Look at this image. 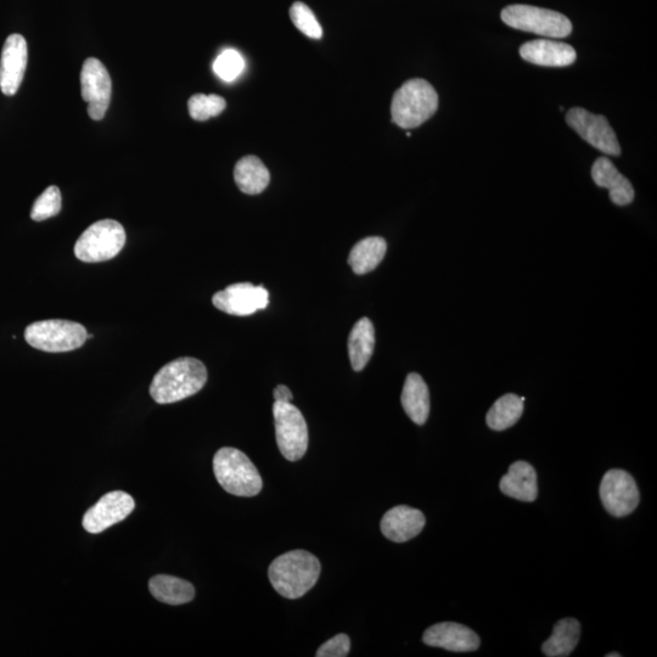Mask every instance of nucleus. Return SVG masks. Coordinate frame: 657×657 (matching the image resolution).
I'll use <instances>...</instances> for the list:
<instances>
[{
	"mask_svg": "<svg viewBox=\"0 0 657 657\" xmlns=\"http://www.w3.org/2000/svg\"><path fill=\"white\" fill-rule=\"evenodd\" d=\"M424 643L454 653H469L480 648V638L471 628L456 622H441L425 631Z\"/></svg>",
	"mask_w": 657,
	"mask_h": 657,
	"instance_id": "15",
	"label": "nucleus"
},
{
	"mask_svg": "<svg viewBox=\"0 0 657 657\" xmlns=\"http://www.w3.org/2000/svg\"><path fill=\"white\" fill-rule=\"evenodd\" d=\"M273 395L275 402L291 403L292 393L285 385L275 387Z\"/></svg>",
	"mask_w": 657,
	"mask_h": 657,
	"instance_id": "32",
	"label": "nucleus"
},
{
	"mask_svg": "<svg viewBox=\"0 0 657 657\" xmlns=\"http://www.w3.org/2000/svg\"><path fill=\"white\" fill-rule=\"evenodd\" d=\"M402 406L404 412L417 425H424L430 414L429 387L417 373L407 376L402 392Z\"/></svg>",
	"mask_w": 657,
	"mask_h": 657,
	"instance_id": "20",
	"label": "nucleus"
},
{
	"mask_svg": "<svg viewBox=\"0 0 657 657\" xmlns=\"http://www.w3.org/2000/svg\"><path fill=\"white\" fill-rule=\"evenodd\" d=\"M600 498L606 511L616 518H623L637 509L640 494L636 480L621 469L609 470L600 484Z\"/></svg>",
	"mask_w": 657,
	"mask_h": 657,
	"instance_id": "9",
	"label": "nucleus"
},
{
	"mask_svg": "<svg viewBox=\"0 0 657 657\" xmlns=\"http://www.w3.org/2000/svg\"><path fill=\"white\" fill-rule=\"evenodd\" d=\"M212 302L217 310L230 316L246 317L265 310L269 303V294L263 286L239 283L217 292L213 295Z\"/></svg>",
	"mask_w": 657,
	"mask_h": 657,
	"instance_id": "12",
	"label": "nucleus"
},
{
	"mask_svg": "<svg viewBox=\"0 0 657 657\" xmlns=\"http://www.w3.org/2000/svg\"><path fill=\"white\" fill-rule=\"evenodd\" d=\"M207 383V369L199 359L182 357L165 365L150 385V395L160 404L192 397Z\"/></svg>",
	"mask_w": 657,
	"mask_h": 657,
	"instance_id": "1",
	"label": "nucleus"
},
{
	"mask_svg": "<svg viewBox=\"0 0 657 657\" xmlns=\"http://www.w3.org/2000/svg\"><path fill=\"white\" fill-rule=\"evenodd\" d=\"M82 98L88 103V115L94 121L103 120L109 109L112 93L110 73L101 61L89 58L81 72Z\"/></svg>",
	"mask_w": 657,
	"mask_h": 657,
	"instance_id": "11",
	"label": "nucleus"
},
{
	"mask_svg": "<svg viewBox=\"0 0 657 657\" xmlns=\"http://www.w3.org/2000/svg\"><path fill=\"white\" fill-rule=\"evenodd\" d=\"M501 16L505 25L538 36L565 38L572 32L571 21L565 15L532 5H509Z\"/></svg>",
	"mask_w": 657,
	"mask_h": 657,
	"instance_id": "7",
	"label": "nucleus"
},
{
	"mask_svg": "<svg viewBox=\"0 0 657 657\" xmlns=\"http://www.w3.org/2000/svg\"><path fill=\"white\" fill-rule=\"evenodd\" d=\"M438 109V95L428 81L415 78L407 81L393 95V123L404 129L417 128L431 119Z\"/></svg>",
	"mask_w": 657,
	"mask_h": 657,
	"instance_id": "4",
	"label": "nucleus"
},
{
	"mask_svg": "<svg viewBox=\"0 0 657 657\" xmlns=\"http://www.w3.org/2000/svg\"><path fill=\"white\" fill-rule=\"evenodd\" d=\"M566 122L582 139L604 154L619 156L621 146L614 129L606 117L594 115L581 108L571 109L566 114Z\"/></svg>",
	"mask_w": 657,
	"mask_h": 657,
	"instance_id": "10",
	"label": "nucleus"
},
{
	"mask_svg": "<svg viewBox=\"0 0 657 657\" xmlns=\"http://www.w3.org/2000/svg\"><path fill=\"white\" fill-rule=\"evenodd\" d=\"M87 336L82 324L65 319L42 320L28 325L25 330L28 345L50 353L75 351L84 345Z\"/></svg>",
	"mask_w": 657,
	"mask_h": 657,
	"instance_id": "5",
	"label": "nucleus"
},
{
	"mask_svg": "<svg viewBox=\"0 0 657 657\" xmlns=\"http://www.w3.org/2000/svg\"><path fill=\"white\" fill-rule=\"evenodd\" d=\"M134 508L136 503L126 492L115 491L105 494L84 514L82 521L84 530L93 535L104 532L109 527L126 520Z\"/></svg>",
	"mask_w": 657,
	"mask_h": 657,
	"instance_id": "13",
	"label": "nucleus"
},
{
	"mask_svg": "<svg viewBox=\"0 0 657 657\" xmlns=\"http://www.w3.org/2000/svg\"><path fill=\"white\" fill-rule=\"evenodd\" d=\"M61 206H63V200H61L60 189L52 185L44 190L33 204L31 218L36 222L46 221V219L59 215Z\"/></svg>",
	"mask_w": 657,
	"mask_h": 657,
	"instance_id": "28",
	"label": "nucleus"
},
{
	"mask_svg": "<svg viewBox=\"0 0 657 657\" xmlns=\"http://www.w3.org/2000/svg\"><path fill=\"white\" fill-rule=\"evenodd\" d=\"M27 42L24 37L14 33L7 38L0 59V89L5 95L18 93L24 80L27 67Z\"/></svg>",
	"mask_w": 657,
	"mask_h": 657,
	"instance_id": "14",
	"label": "nucleus"
},
{
	"mask_svg": "<svg viewBox=\"0 0 657 657\" xmlns=\"http://www.w3.org/2000/svg\"><path fill=\"white\" fill-rule=\"evenodd\" d=\"M351 640L346 634H338L325 642L317 651L318 657H345L350 654Z\"/></svg>",
	"mask_w": 657,
	"mask_h": 657,
	"instance_id": "31",
	"label": "nucleus"
},
{
	"mask_svg": "<svg viewBox=\"0 0 657 657\" xmlns=\"http://www.w3.org/2000/svg\"><path fill=\"white\" fill-rule=\"evenodd\" d=\"M226 108V100L216 94H195L188 101L189 114L195 121H207L221 115Z\"/></svg>",
	"mask_w": 657,
	"mask_h": 657,
	"instance_id": "27",
	"label": "nucleus"
},
{
	"mask_svg": "<svg viewBox=\"0 0 657 657\" xmlns=\"http://www.w3.org/2000/svg\"><path fill=\"white\" fill-rule=\"evenodd\" d=\"M234 179L241 192L247 195L261 194L271 181V174L256 156H245L234 168Z\"/></svg>",
	"mask_w": 657,
	"mask_h": 657,
	"instance_id": "21",
	"label": "nucleus"
},
{
	"mask_svg": "<svg viewBox=\"0 0 657 657\" xmlns=\"http://www.w3.org/2000/svg\"><path fill=\"white\" fill-rule=\"evenodd\" d=\"M387 251V244L384 238L369 237L365 238L353 247L350 256H348V265L353 272L359 275L367 274L374 271L381 261L384 260Z\"/></svg>",
	"mask_w": 657,
	"mask_h": 657,
	"instance_id": "24",
	"label": "nucleus"
},
{
	"mask_svg": "<svg viewBox=\"0 0 657 657\" xmlns=\"http://www.w3.org/2000/svg\"><path fill=\"white\" fill-rule=\"evenodd\" d=\"M425 516L420 510L397 505L390 509L381 520V532L392 542L404 543L411 541L424 530Z\"/></svg>",
	"mask_w": 657,
	"mask_h": 657,
	"instance_id": "16",
	"label": "nucleus"
},
{
	"mask_svg": "<svg viewBox=\"0 0 657 657\" xmlns=\"http://www.w3.org/2000/svg\"><path fill=\"white\" fill-rule=\"evenodd\" d=\"M245 61L243 56L234 49L224 50L219 54L213 64V71L224 82H233L237 80L240 73L243 72Z\"/></svg>",
	"mask_w": 657,
	"mask_h": 657,
	"instance_id": "30",
	"label": "nucleus"
},
{
	"mask_svg": "<svg viewBox=\"0 0 657 657\" xmlns=\"http://www.w3.org/2000/svg\"><path fill=\"white\" fill-rule=\"evenodd\" d=\"M290 18L299 30L312 39L323 37V28L320 26L316 15L305 3L296 2L290 9Z\"/></svg>",
	"mask_w": 657,
	"mask_h": 657,
	"instance_id": "29",
	"label": "nucleus"
},
{
	"mask_svg": "<svg viewBox=\"0 0 657 657\" xmlns=\"http://www.w3.org/2000/svg\"><path fill=\"white\" fill-rule=\"evenodd\" d=\"M499 486L505 496L516 501H536L538 496L536 470L527 462H516L510 466L508 474L502 477Z\"/></svg>",
	"mask_w": 657,
	"mask_h": 657,
	"instance_id": "19",
	"label": "nucleus"
},
{
	"mask_svg": "<svg viewBox=\"0 0 657 657\" xmlns=\"http://www.w3.org/2000/svg\"><path fill=\"white\" fill-rule=\"evenodd\" d=\"M592 178L598 187L609 189L610 200L615 205L627 206L634 200L633 185L606 157H599L594 162Z\"/></svg>",
	"mask_w": 657,
	"mask_h": 657,
	"instance_id": "18",
	"label": "nucleus"
},
{
	"mask_svg": "<svg viewBox=\"0 0 657 657\" xmlns=\"http://www.w3.org/2000/svg\"><path fill=\"white\" fill-rule=\"evenodd\" d=\"M606 657H621V654L612 653V654L606 655Z\"/></svg>",
	"mask_w": 657,
	"mask_h": 657,
	"instance_id": "33",
	"label": "nucleus"
},
{
	"mask_svg": "<svg viewBox=\"0 0 657 657\" xmlns=\"http://www.w3.org/2000/svg\"><path fill=\"white\" fill-rule=\"evenodd\" d=\"M125 244L122 224L114 219H101L84 230L75 245V255L86 263L105 262L119 255Z\"/></svg>",
	"mask_w": 657,
	"mask_h": 657,
	"instance_id": "6",
	"label": "nucleus"
},
{
	"mask_svg": "<svg viewBox=\"0 0 657 657\" xmlns=\"http://www.w3.org/2000/svg\"><path fill=\"white\" fill-rule=\"evenodd\" d=\"M520 55L527 63L546 67L570 66L577 59L576 50L570 44L550 39H536L522 44Z\"/></svg>",
	"mask_w": 657,
	"mask_h": 657,
	"instance_id": "17",
	"label": "nucleus"
},
{
	"mask_svg": "<svg viewBox=\"0 0 657 657\" xmlns=\"http://www.w3.org/2000/svg\"><path fill=\"white\" fill-rule=\"evenodd\" d=\"M275 434L280 453L290 462L305 456L308 448V428L300 409L291 403L275 402L273 406Z\"/></svg>",
	"mask_w": 657,
	"mask_h": 657,
	"instance_id": "8",
	"label": "nucleus"
},
{
	"mask_svg": "<svg viewBox=\"0 0 657 657\" xmlns=\"http://www.w3.org/2000/svg\"><path fill=\"white\" fill-rule=\"evenodd\" d=\"M581 625L575 619L560 620L554 626L553 634L542 645L543 654L548 657H566L580 642Z\"/></svg>",
	"mask_w": 657,
	"mask_h": 657,
	"instance_id": "25",
	"label": "nucleus"
},
{
	"mask_svg": "<svg viewBox=\"0 0 657 657\" xmlns=\"http://www.w3.org/2000/svg\"><path fill=\"white\" fill-rule=\"evenodd\" d=\"M149 589L154 598L168 605L187 604L195 597L192 583L173 576L157 575L151 578Z\"/></svg>",
	"mask_w": 657,
	"mask_h": 657,
	"instance_id": "23",
	"label": "nucleus"
},
{
	"mask_svg": "<svg viewBox=\"0 0 657 657\" xmlns=\"http://www.w3.org/2000/svg\"><path fill=\"white\" fill-rule=\"evenodd\" d=\"M524 402V397H518L513 393L502 396L487 413V425L494 431L510 429L511 426L518 423L524 413Z\"/></svg>",
	"mask_w": 657,
	"mask_h": 657,
	"instance_id": "26",
	"label": "nucleus"
},
{
	"mask_svg": "<svg viewBox=\"0 0 657 657\" xmlns=\"http://www.w3.org/2000/svg\"><path fill=\"white\" fill-rule=\"evenodd\" d=\"M213 473L223 490L233 496L255 497L262 491L263 481L256 466L237 448L219 449L213 458Z\"/></svg>",
	"mask_w": 657,
	"mask_h": 657,
	"instance_id": "3",
	"label": "nucleus"
},
{
	"mask_svg": "<svg viewBox=\"0 0 657 657\" xmlns=\"http://www.w3.org/2000/svg\"><path fill=\"white\" fill-rule=\"evenodd\" d=\"M375 329L368 318L359 319L348 338V355L353 370L361 372L373 356Z\"/></svg>",
	"mask_w": 657,
	"mask_h": 657,
	"instance_id": "22",
	"label": "nucleus"
},
{
	"mask_svg": "<svg viewBox=\"0 0 657 657\" xmlns=\"http://www.w3.org/2000/svg\"><path fill=\"white\" fill-rule=\"evenodd\" d=\"M320 571L322 566L313 554L306 550H292L273 561L268 577L282 597L299 599L316 586Z\"/></svg>",
	"mask_w": 657,
	"mask_h": 657,
	"instance_id": "2",
	"label": "nucleus"
}]
</instances>
